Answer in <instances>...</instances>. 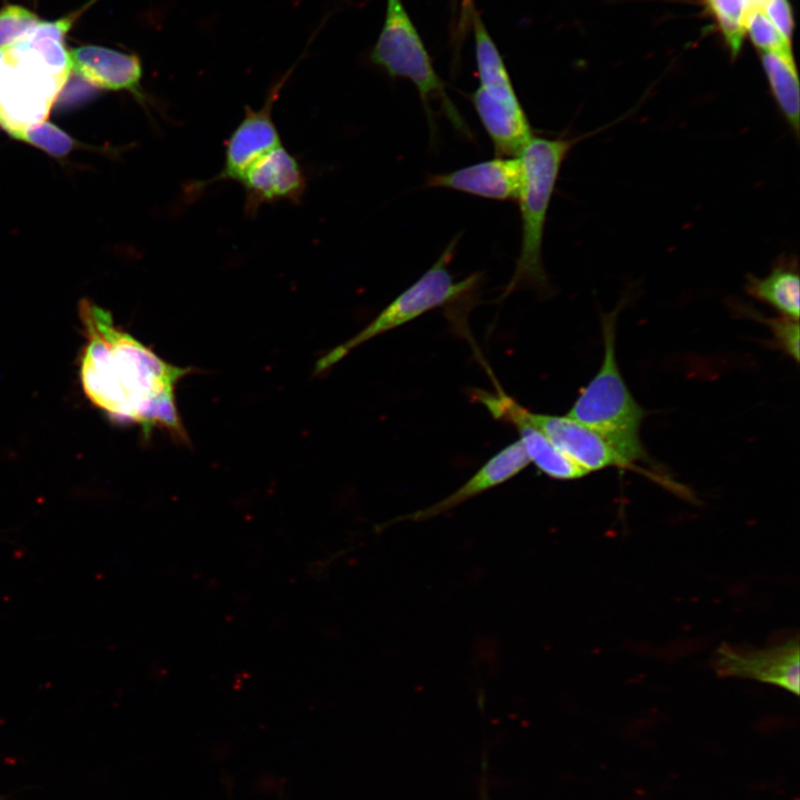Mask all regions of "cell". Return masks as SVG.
Masks as SVG:
<instances>
[{"label":"cell","mask_w":800,"mask_h":800,"mask_svg":"<svg viewBox=\"0 0 800 800\" xmlns=\"http://www.w3.org/2000/svg\"><path fill=\"white\" fill-rule=\"evenodd\" d=\"M290 73L291 71L273 84L259 110H253L248 106L244 108L243 119L227 141L221 172L213 179L192 187L193 190L203 189L204 186L218 181H239L252 163L281 144L279 132L272 119V107Z\"/></svg>","instance_id":"cell-8"},{"label":"cell","mask_w":800,"mask_h":800,"mask_svg":"<svg viewBox=\"0 0 800 800\" xmlns=\"http://www.w3.org/2000/svg\"><path fill=\"white\" fill-rule=\"evenodd\" d=\"M763 11L778 31L790 41L793 29V18L789 1L769 0Z\"/></svg>","instance_id":"cell-24"},{"label":"cell","mask_w":800,"mask_h":800,"mask_svg":"<svg viewBox=\"0 0 800 800\" xmlns=\"http://www.w3.org/2000/svg\"><path fill=\"white\" fill-rule=\"evenodd\" d=\"M712 666L719 677L757 680L799 694L798 636L780 646L762 650H740L723 643L714 652Z\"/></svg>","instance_id":"cell-7"},{"label":"cell","mask_w":800,"mask_h":800,"mask_svg":"<svg viewBox=\"0 0 800 800\" xmlns=\"http://www.w3.org/2000/svg\"><path fill=\"white\" fill-rule=\"evenodd\" d=\"M746 30L748 31L754 46L764 52L793 57L790 41L778 31L763 10H748Z\"/></svg>","instance_id":"cell-21"},{"label":"cell","mask_w":800,"mask_h":800,"mask_svg":"<svg viewBox=\"0 0 800 800\" xmlns=\"http://www.w3.org/2000/svg\"><path fill=\"white\" fill-rule=\"evenodd\" d=\"M371 61L390 77L410 80L417 88L433 131L430 99L439 98L447 117L466 136L470 131L446 93L423 41L401 0H387L382 29L371 51Z\"/></svg>","instance_id":"cell-5"},{"label":"cell","mask_w":800,"mask_h":800,"mask_svg":"<svg viewBox=\"0 0 800 800\" xmlns=\"http://www.w3.org/2000/svg\"><path fill=\"white\" fill-rule=\"evenodd\" d=\"M529 463L530 459L522 443L517 440L497 452L470 479L446 498L409 514L397 517L387 524L403 520L423 521L446 513L459 504L510 480L526 469Z\"/></svg>","instance_id":"cell-15"},{"label":"cell","mask_w":800,"mask_h":800,"mask_svg":"<svg viewBox=\"0 0 800 800\" xmlns=\"http://www.w3.org/2000/svg\"><path fill=\"white\" fill-rule=\"evenodd\" d=\"M458 239L449 242L438 260L416 282L397 296L368 326L356 336L336 347L317 364L323 371L344 358L360 344L401 327L426 312L443 307L472 291L479 283V274H470L456 281L449 271Z\"/></svg>","instance_id":"cell-6"},{"label":"cell","mask_w":800,"mask_h":800,"mask_svg":"<svg viewBox=\"0 0 800 800\" xmlns=\"http://www.w3.org/2000/svg\"><path fill=\"white\" fill-rule=\"evenodd\" d=\"M79 14L39 19L0 47V127L11 137L47 120L71 74L64 39Z\"/></svg>","instance_id":"cell-2"},{"label":"cell","mask_w":800,"mask_h":800,"mask_svg":"<svg viewBox=\"0 0 800 800\" xmlns=\"http://www.w3.org/2000/svg\"><path fill=\"white\" fill-rule=\"evenodd\" d=\"M12 137L57 158L64 157L76 146L74 140L68 133L47 120L28 126Z\"/></svg>","instance_id":"cell-20"},{"label":"cell","mask_w":800,"mask_h":800,"mask_svg":"<svg viewBox=\"0 0 800 800\" xmlns=\"http://www.w3.org/2000/svg\"><path fill=\"white\" fill-rule=\"evenodd\" d=\"M471 102L494 147L497 157H518L533 137L516 91L478 87Z\"/></svg>","instance_id":"cell-12"},{"label":"cell","mask_w":800,"mask_h":800,"mask_svg":"<svg viewBox=\"0 0 800 800\" xmlns=\"http://www.w3.org/2000/svg\"><path fill=\"white\" fill-rule=\"evenodd\" d=\"M71 71L91 86L124 90L143 100L142 66L139 57L102 46H80L69 50Z\"/></svg>","instance_id":"cell-14"},{"label":"cell","mask_w":800,"mask_h":800,"mask_svg":"<svg viewBox=\"0 0 800 800\" xmlns=\"http://www.w3.org/2000/svg\"><path fill=\"white\" fill-rule=\"evenodd\" d=\"M799 272L796 259L783 258L763 278L747 277L746 290L783 317L799 320Z\"/></svg>","instance_id":"cell-16"},{"label":"cell","mask_w":800,"mask_h":800,"mask_svg":"<svg viewBox=\"0 0 800 800\" xmlns=\"http://www.w3.org/2000/svg\"><path fill=\"white\" fill-rule=\"evenodd\" d=\"M522 176L519 157H496L450 172L432 174L426 184L487 199L518 200Z\"/></svg>","instance_id":"cell-13"},{"label":"cell","mask_w":800,"mask_h":800,"mask_svg":"<svg viewBox=\"0 0 800 800\" xmlns=\"http://www.w3.org/2000/svg\"><path fill=\"white\" fill-rule=\"evenodd\" d=\"M79 314L87 337L80 378L89 400L117 422L138 424L146 434L162 428L186 441L174 391L189 369L159 358L88 299Z\"/></svg>","instance_id":"cell-1"},{"label":"cell","mask_w":800,"mask_h":800,"mask_svg":"<svg viewBox=\"0 0 800 800\" xmlns=\"http://www.w3.org/2000/svg\"><path fill=\"white\" fill-rule=\"evenodd\" d=\"M473 31L479 87L493 90L514 89L502 57L478 16L473 17Z\"/></svg>","instance_id":"cell-18"},{"label":"cell","mask_w":800,"mask_h":800,"mask_svg":"<svg viewBox=\"0 0 800 800\" xmlns=\"http://www.w3.org/2000/svg\"><path fill=\"white\" fill-rule=\"evenodd\" d=\"M617 311L603 316L602 363L567 416L602 434L631 463L646 458L640 429L646 411L630 392L616 354Z\"/></svg>","instance_id":"cell-4"},{"label":"cell","mask_w":800,"mask_h":800,"mask_svg":"<svg viewBox=\"0 0 800 800\" xmlns=\"http://www.w3.org/2000/svg\"><path fill=\"white\" fill-rule=\"evenodd\" d=\"M586 136L548 139L532 137L519 158L522 186L518 197L521 217V247L514 272L503 297L523 286L544 289L547 274L542 262L544 224L559 172L571 148Z\"/></svg>","instance_id":"cell-3"},{"label":"cell","mask_w":800,"mask_h":800,"mask_svg":"<svg viewBox=\"0 0 800 800\" xmlns=\"http://www.w3.org/2000/svg\"><path fill=\"white\" fill-rule=\"evenodd\" d=\"M523 414L588 473L612 467L634 468L602 434L568 416L538 413L527 408H523Z\"/></svg>","instance_id":"cell-10"},{"label":"cell","mask_w":800,"mask_h":800,"mask_svg":"<svg viewBox=\"0 0 800 800\" xmlns=\"http://www.w3.org/2000/svg\"><path fill=\"white\" fill-rule=\"evenodd\" d=\"M473 399L481 403L497 420L512 424L520 438L530 462L544 474L557 480H576L588 472L570 457L558 449L523 414V406L498 389L491 393L484 390L473 392Z\"/></svg>","instance_id":"cell-9"},{"label":"cell","mask_w":800,"mask_h":800,"mask_svg":"<svg viewBox=\"0 0 800 800\" xmlns=\"http://www.w3.org/2000/svg\"><path fill=\"white\" fill-rule=\"evenodd\" d=\"M714 17L732 57L740 52L746 33L747 0H702Z\"/></svg>","instance_id":"cell-19"},{"label":"cell","mask_w":800,"mask_h":800,"mask_svg":"<svg viewBox=\"0 0 800 800\" xmlns=\"http://www.w3.org/2000/svg\"><path fill=\"white\" fill-rule=\"evenodd\" d=\"M239 182L244 188V210L248 216H254L266 203L280 200L298 203L306 189L300 164L281 144L252 163Z\"/></svg>","instance_id":"cell-11"},{"label":"cell","mask_w":800,"mask_h":800,"mask_svg":"<svg viewBox=\"0 0 800 800\" xmlns=\"http://www.w3.org/2000/svg\"><path fill=\"white\" fill-rule=\"evenodd\" d=\"M469 3H470V0H464V4H469Z\"/></svg>","instance_id":"cell-25"},{"label":"cell","mask_w":800,"mask_h":800,"mask_svg":"<svg viewBox=\"0 0 800 800\" xmlns=\"http://www.w3.org/2000/svg\"><path fill=\"white\" fill-rule=\"evenodd\" d=\"M761 62L778 107L786 121L799 134L800 93L793 57L762 52Z\"/></svg>","instance_id":"cell-17"},{"label":"cell","mask_w":800,"mask_h":800,"mask_svg":"<svg viewBox=\"0 0 800 800\" xmlns=\"http://www.w3.org/2000/svg\"><path fill=\"white\" fill-rule=\"evenodd\" d=\"M766 323L771 329L773 339L789 357L797 363L799 362V323L798 320L779 317L764 318Z\"/></svg>","instance_id":"cell-23"},{"label":"cell","mask_w":800,"mask_h":800,"mask_svg":"<svg viewBox=\"0 0 800 800\" xmlns=\"http://www.w3.org/2000/svg\"><path fill=\"white\" fill-rule=\"evenodd\" d=\"M40 18L20 4H7L0 9V47L12 41Z\"/></svg>","instance_id":"cell-22"}]
</instances>
